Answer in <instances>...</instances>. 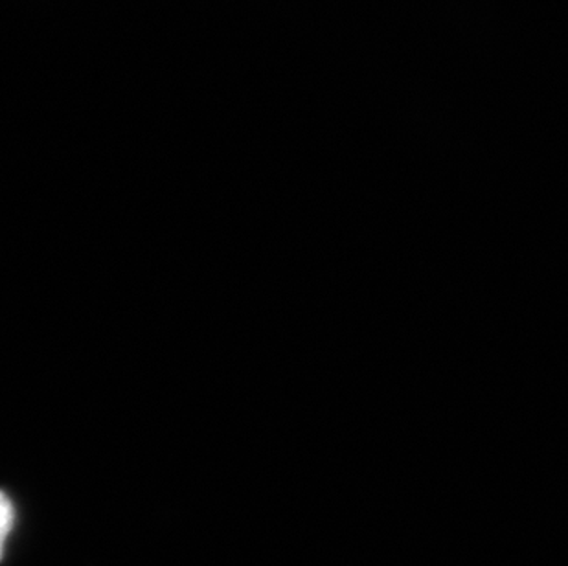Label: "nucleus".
Masks as SVG:
<instances>
[{
    "instance_id": "obj_1",
    "label": "nucleus",
    "mask_w": 568,
    "mask_h": 566,
    "mask_svg": "<svg viewBox=\"0 0 568 566\" xmlns=\"http://www.w3.org/2000/svg\"><path fill=\"white\" fill-rule=\"evenodd\" d=\"M13 518H16V509L6 493L0 492V559L4 554L6 540L10 537L11 528H13Z\"/></svg>"
}]
</instances>
